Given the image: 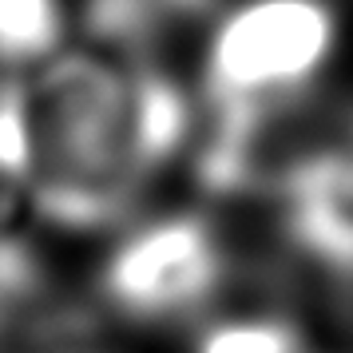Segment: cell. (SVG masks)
<instances>
[{"label":"cell","mask_w":353,"mask_h":353,"mask_svg":"<svg viewBox=\"0 0 353 353\" xmlns=\"http://www.w3.org/2000/svg\"><path fill=\"white\" fill-rule=\"evenodd\" d=\"M194 353H302L298 330L266 314L223 318L199 334Z\"/></svg>","instance_id":"5b68a950"},{"label":"cell","mask_w":353,"mask_h":353,"mask_svg":"<svg viewBox=\"0 0 353 353\" xmlns=\"http://www.w3.org/2000/svg\"><path fill=\"white\" fill-rule=\"evenodd\" d=\"M24 88L32 128L28 183L44 214L103 223L147 167L135 123V76L92 52H56Z\"/></svg>","instance_id":"6da1fadb"},{"label":"cell","mask_w":353,"mask_h":353,"mask_svg":"<svg viewBox=\"0 0 353 353\" xmlns=\"http://www.w3.org/2000/svg\"><path fill=\"white\" fill-rule=\"evenodd\" d=\"M226 274L223 242L199 214H163L135 226L103 262V298L128 318H183L207 302Z\"/></svg>","instance_id":"3957f363"},{"label":"cell","mask_w":353,"mask_h":353,"mask_svg":"<svg viewBox=\"0 0 353 353\" xmlns=\"http://www.w3.org/2000/svg\"><path fill=\"white\" fill-rule=\"evenodd\" d=\"M341 17L334 0H239L210 24L203 48V88L226 119L246 131L262 115L314 88L334 64Z\"/></svg>","instance_id":"7a4b0ae2"},{"label":"cell","mask_w":353,"mask_h":353,"mask_svg":"<svg viewBox=\"0 0 353 353\" xmlns=\"http://www.w3.org/2000/svg\"><path fill=\"white\" fill-rule=\"evenodd\" d=\"M68 40L64 0H0V68H40Z\"/></svg>","instance_id":"277c9868"}]
</instances>
